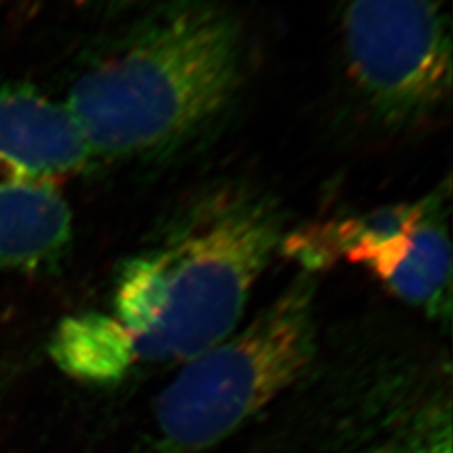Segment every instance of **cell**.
<instances>
[{"instance_id": "obj_1", "label": "cell", "mask_w": 453, "mask_h": 453, "mask_svg": "<svg viewBox=\"0 0 453 453\" xmlns=\"http://www.w3.org/2000/svg\"><path fill=\"white\" fill-rule=\"evenodd\" d=\"M242 71V31L222 2L162 0L82 71L65 106L93 158L157 162L224 118Z\"/></svg>"}, {"instance_id": "obj_2", "label": "cell", "mask_w": 453, "mask_h": 453, "mask_svg": "<svg viewBox=\"0 0 453 453\" xmlns=\"http://www.w3.org/2000/svg\"><path fill=\"white\" fill-rule=\"evenodd\" d=\"M284 237L265 194L226 185L198 196L118 277L114 319L136 361H188L226 340Z\"/></svg>"}, {"instance_id": "obj_3", "label": "cell", "mask_w": 453, "mask_h": 453, "mask_svg": "<svg viewBox=\"0 0 453 453\" xmlns=\"http://www.w3.org/2000/svg\"><path fill=\"white\" fill-rule=\"evenodd\" d=\"M316 280L303 275L239 333L187 361L155 405L166 453H196L230 437L306 372L316 348Z\"/></svg>"}, {"instance_id": "obj_4", "label": "cell", "mask_w": 453, "mask_h": 453, "mask_svg": "<svg viewBox=\"0 0 453 453\" xmlns=\"http://www.w3.org/2000/svg\"><path fill=\"white\" fill-rule=\"evenodd\" d=\"M348 76L372 116L410 128L452 89V41L437 0H342Z\"/></svg>"}, {"instance_id": "obj_5", "label": "cell", "mask_w": 453, "mask_h": 453, "mask_svg": "<svg viewBox=\"0 0 453 453\" xmlns=\"http://www.w3.org/2000/svg\"><path fill=\"white\" fill-rule=\"evenodd\" d=\"M93 153L65 104L0 73V177L58 181Z\"/></svg>"}, {"instance_id": "obj_6", "label": "cell", "mask_w": 453, "mask_h": 453, "mask_svg": "<svg viewBox=\"0 0 453 453\" xmlns=\"http://www.w3.org/2000/svg\"><path fill=\"white\" fill-rule=\"evenodd\" d=\"M71 239L73 213L56 181L0 177V271L50 267Z\"/></svg>"}, {"instance_id": "obj_7", "label": "cell", "mask_w": 453, "mask_h": 453, "mask_svg": "<svg viewBox=\"0 0 453 453\" xmlns=\"http://www.w3.org/2000/svg\"><path fill=\"white\" fill-rule=\"evenodd\" d=\"M50 357L67 376L96 385L121 380L136 363L127 329L101 312L65 318L50 341Z\"/></svg>"}, {"instance_id": "obj_8", "label": "cell", "mask_w": 453, "mask_h": 453, "mask_svg": "<svg viewBox=\"0 0 453 453\" xmlns=\"http://www.w3.org/2000/svg\"><path fill=\"white\" fill-rule=\"evenodd\" d=\"M437 200L410 235V247L383 282L396 297L410 304L441 312L449 304L452 282V250L445 226L437 217Z\"/></svg>"}, {"instance_id": "obj_9", "label": "cell", "mask_w": 453, "mask_h": 453, "mask_svg": "<svg viewBox=\"0 0 453 453\" xmlns=\"http://www.w3.org/2000/svg\"><path fill=\"white\" fill-rule=\"evenodd\" d=\"M450 406H435L405 425L376 453H452Z\"/></svg>"}]
</instances>
